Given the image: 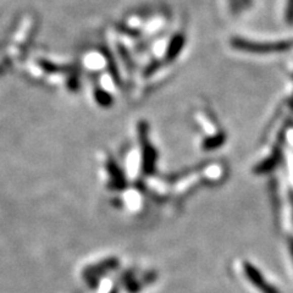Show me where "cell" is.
I'll use <instances>...</instances> for the list:
<instances>
[{
    "instance_id": "obj_1",
    "label": "cell",
    "mask_w": 293,
    "mask_h": 293,
    "mask_svg": "<svg viewBox=\"0 0 293 293\" xmlns=\"http://www.w3.org/2000/svg\"><path fill=\"white\" fill-rule=\"evenodd\" d=\"M232 45L239 51L251 53H277L289 51L293 46V40L276 43H253L245 39H234L232 40Z\"/></svg>"
},
{
    "instance_id": "obj_2",
    "label": "cell",
    "mask_w": 293,
    "mask_h": 293,
    "mask_svg": "<svg viewBox=\"0 0 293 293\" xmlns=\"http://www.w3.org/2000/svg\"><path fill=\"white\" fill-rule=\"evenodd\" d=\"M38 65H39L40 69L46 73H61L70 71V67L57 65V64L48 60H44V59H39V60H38Z\"/></svg>"
},
{
    "instance_id": "obj_3",
    "label": "cell",
    "mask_w": 293,
    "mask_h": 293,
    "mask_svg": "<svg viewBox=\"0 0 293 293\" xmlns=\"http://www.w3.org/2000/svg\"><path fill=\"white\" fill-rule=\"evenodd\" d=\"M94 99H95V102L101 105V107H104V108L110 107L114 102L113 95H111L108 90L103 89V88L101 87L95 88L94 89Z\"/></svg>"
},
{
    "instance_id": "obj_4",
    "label": "cell",
    "mask_w": 293,
    "mask_h": 293,
    "mask_svg": "<svg viewBox=\"0 0 293 293\" xmlns=\"http://www.w3.org/2000/svg\"><path fill=\"white\" fill-rule=\"evenodd\" d=\"M183 37L182 36H177L175 37L174 39H172L171 44H170L169 46V51H168V59L169 60H172L175 57H177L178 53L181 52V49H182L183 46Z\"/></svg>"
},
{
    "instance_id": "obj_5",
    "label": "cell",
    "mask_w": 293,
    "mask_h": 293,
    "mask_svg": "<svg viewBox=\"0 0 293 293\" xmlns=\"http://www.w3.org/2000/svg\"><path fill=\"white\" fill-rule=\"evenodd\" d=\"M67 88H69L70 90H77L78 87H80V80H78L77 75H75V73H72V75L69 76V78H67Z\"/></svg>"
},
{
    "instance_id": "obj_6",
    "label": "cell",
    "mask_w": 293,
    "mask_h": 293,
    "mask_svg": "<svg viewBox=\"0 0 293 293\" xmlns=\"http://www.w3.org/2000/svg\"><path fill=\"white\" fill-rule=\"evenodd\" d=\"M287 17H288V21H293V0H289V5H288V13H287Z\"/></svg>"
},
{
    "instance_id": "obj_7",
    "label": "cell",
    "mask_w": 293,
    "mask_h": 293,
    "mask_svg": "<svg viewBox=\"0 0 293 293\" xmlns=\"http://www.w3.org/2000/svg\"><path fill=\"white\" fill-rule=\"evenodd\" d=\"M246 2H247V3H249V0H246Z\"/></svg>"
}]
</instances>
